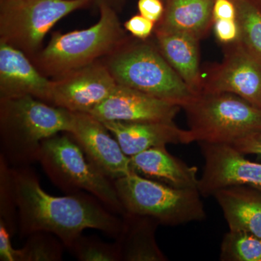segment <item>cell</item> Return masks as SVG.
I'll use <instances>...</instances> for the list:
<instances>
[{"instance_id": "obj_1", "label": "cell", "mask_w": 261, "mask_h": 261, "mask_svg": "<svg viewBox=\"0 0 261 261\" xmlns=\"http://www.w3.org/2000/svg\"><path fill=\"white\" fill-rule=\"evenodd\" d=\"M11 173L20 238L46 231L58 237L68 249L87 228L114 239L121 232L122 219L93 195L82 192L55 197L43 190L30 166L11 167Z\"/></svg>"}, {"instance_id": "obj_2", "label": "cell", "mask_w": 261, "mask_h": 261, "mask_svg": "<svg viewBox=\"0 0 261 261\" xmlns=\"http://www.w3.org/2000/svg\"><path fill=\"white\" fill-rule=\"evenodd\" d=\"M72 113L32 96L0 99V156L12 168L38 162L42 142L71 129Z\"/></svg>"}, {"instance_id": "obj_3", "label": "cell", "mask_w": 261, "mask_h": 261, "mask_svg": "<svg viewBox=\"0 0 261 261\" xmlns=\"http://www.w3.org/2000/svg\"><path fill=\"white\" fill-rule=\"evenodd\" d=\"M99 20L92 27L68 33L54 32L32 61L41 73L54 80L100 61L127 39L118 15L106 0H99Z\"/></svg>"}, {"instance_id": "obj_4", "label": "cell", "mask_w": 261, "mask_h": 261, "mask_svg": "<svg viewBox=\"0 0 261 261\" xmlns=\"http://www.w3.org/2000/svg\"><path fill=\"white\" fill-rule=\"evenodd\" d=\"M118 85L124 86L183 108L196 94L161 54L155 42L128 37L102 59Z\"/></svg>"}, {"instance_id": "obj_5", "label": "cell", "mask_w": 261, "mask_h": 261, "mask_svg": "<svg viewBox=\"0 0 261 261\" xmlns=\"http://www.w3.org/2000/svg\"><path fill=\"white\" fill-rule=\"evenodd\" d=\"M38 162L53 185L67 195L86 192L113 214H124L114 182L94 167L68 132L43 141Z\"/></svg>"}, {"instance_id": "obj_6", "label": "cell", "mask_w": 261, "mask_h": 261, "mask_svg": "<svg viewBox=\"0 0 261 261\" xmlns=\"http://www.w3.org/2000/svg\"><path fill=\"white\" fill-rule=\"evenodd\" d=\"M193 142L232 145L261 130V109L228 92H202L183 108Z\"/></svg>"}, {"instance_id": "obj_7", "label": "cell", "mask_w": 261, "mask_h": 261, "mask_svg": "<svg viewBox=\"0 0 261 261\" xmlns=\"http://www.w3.org/2000/svg\"><path fill=\"white\" fill-rule=\"evenodd\" d=\"M126 212L148 216L165 226L205 219L198 189L176 188L132 172L113 181Z\"/></svg>"}, {"instance_id": "obj_8", "label": "cell", "mask_w": 261, "mask_h": 261, "mask_svg": "<svg viewBox=\"0 0 261 261\" xmlns=\"http://www.w3.org/2000/svg\"><path fill=\"white\" fill-rule=\"evenodd\" d=\"M94 0H0V41L30 59L42 50L48 32L72 12Z\"/></svg>"}, {"instance_id": "obj_9", "label": "cell", "mask_w": 261, "mask_h": 261, "mask_svg": "<svg viewBox=\"0 0 261 261\" xmlns=\"http://www.w3.org/2000/svg\"><path fill=\"white\" fill-rule=\"evenodd\" d=\"M202 92L236 94L261 109L260 58L240 39L225 45L223 61L202 73Z\"/></svg>"}, {"instance_id": "obj_10", "label": "cell", "mask_w": 261, "mask_h": 261, "mask_svg": "<svg viewBox=\"0 0 261 261\" xmlns=\"http://www.w3.org/2000/svg\"><path fill=\"white\" fill-rule=\"evenodd\" d=\"M53 80L49 104L71 113H89L118 84L102 60Z\"/></svg>"}, {"instance_id": "obj_11", "label": "cell", "mask_w": 261, "mask_h": 261, "mask_svg": "<svg viewBox=\"0 0 261 261\" xmlns=\"http://www.w3.org/2000/svg\"><path fill=\"white\" fill-rule=\"evenodd\" d=\"M205 161L198 190L210 197L221 189L247 186L261 191V163H254L231 145L200 142Z\"/></svg>"}, {"instance_id": "obj_12", "label": "cell", "mask_w": 261, "mask_h": 261, "mask_svg": "<svg viewBox=\"0 0 261 261\" xmlns=\"http://www.w3.org/2000/svg\"><path fill=\"white\" fill-rule=\"evenodd\" d=\"M87 159L102 174L115 181L132 172L130 157L102 121L87 113H72L68 132Z\"/></svg>"}, {"instance_id": "obj_13", "label": "cell", "mask_w": 261, "mask_h": 261, "mask_svg": "<svg viewBox=\"0 0 261 261\" xmlns=\"http://www.w3.org/2000/svg\"><path fill=\"white\" fill-rule=\"evenodd\" d=\"M181 108L177 105L118 84L104 102L88 113L101 121L173 122Z\"/></svg>"}, {"instance_id": "obj_14", "label": "cell", "mask_w": 261, "mask_h": 261, "mask_svg": "<svg viewBox=\"0 0 261 261\" xmlns=\"http://www.w3.org/2000/svg\"><path fill=\"white\" fill-rule=\"evenodd\" d=\"M53 84L23 51L0 41V99L32 96L49 104Z\"/></svg>"}, {"instance_id": "obj_15", "label": "cell", "mask_w": 261, "mask_h": 261, "mask_svg": "<svg viewBox=\"0 0 261 261\" xmlns=\"http://www.w3.org/2000/svg\"><path fill=\"white\" fill-rule=\"evenodd\" d=\"M102 122L128 157L154 147L193 142L190 130L178 128L173 121Z\"/></svg>"}, {"instance_id": "obj_16", "label": "cell", "mask_w": 261, "mask_h": 261, "mask_svg": "<svg viewBox=\"0 0 261 261\" xmlns=\"http://www.w3.org/2000/svg\"><path fill=\"white\" fill-rule=\"evenodd\" d=\"M132 172L176 188L198 189L197 167L189 166L166 147H154L130 157Z\"/></svg>"}, {"instance_id": "obj_17", "label": "cell", "mask_w": 261, "mask_h": 261, "mask_svg": "<svg viewBox=\"0 0 261 261\" xmlns=\"http://www.w3.org/2000/svg\"><path fill=\"white\" fill-rule=\"evenodd\" d=\"M121 216V231L115 239L121 261L168 260L156 241L159 221L126 211Z\"/></svg>"}, {"instance_id": "obj_18", "label": "cell", "mask_w": 261, "mask_h": 261, "mask_svg": "<svg viewBox=\"0 0 261 261\" xmlns=\"http://www.w3.org/2000/svg\"><path fill=\"white\" fill-rule=\"evenodd\" d=\"M161 54L190 89L198 95L202 91L200 40L181 33L154 32Z\"/></svg>"}, {"instance_id": "obj_19", "label": "cell", "mask_w": 261, "mask_h": 261, "mask_svg": "<svg viewBox=\"0 0 261 261\" xmlns=\"http://www.w3.org/2000/svg\"><path fill=\"white\" fill-rule=\"evenodd\" d=\"M214 0H168L154 32L181 33L200 40L214 25Z\"/></svg>"}, {"instance_id": "obj_20", "label": "cell", "mask_w": 261, "mask_h": 261, "mask_svg": "<svg viewBox=\"0 0 261 261\" xmlns=\"http://www.w3.org/2000/svg\"><path fill=\"white\" fill-rule=\"evenodd\" d=\"M229 230L247 231L261 238V191L247 186L221 189L213 195Z\"/></svg>"}, {"instance_id": "obj_21", "label": "cell", "mask_w": 261, "mask_h": 261, "mask_svg": "<svg viewBox=\"0 0 261 261\" xmlns=\"http://www.w3.org/2000/svg\"><path fill=\"white\" fill-rule=\"evenodd\" d=\"M220 260L261 261V238L247 231L229 230L221 243Z\"/></svg>"}, {"instance_id": "obj_22", "label": "cell", "mask_w": 261, "mask_h": 261, "mask_svg": "<svg viewBox=\"0 0 261 261\" xmlns=\"http://www.w3.org/2000/svg\"><path fill=\"white\" fill-rule=\"evenodd\" d=\"M20 252V261H61L63 247L58 237L46 231H38L27 237Z\"/></svg>"}, {"instance_id": "obj_23", "label": "cell", "mask_w": 261, "mask_h": 261, "mask_svg": "<svg viewBox=\"0 0 261 261\" xmlns=\"http://www.w3.org/2000/svg\"><path fill=\"white\" fill-rule=\"evenodd\" d=\"M238 10L240 39L261 59V10L249 0H233Z\"/></svg>"}, {"instance_id": "obj_24", "label": "cell", "mask_w": 261, "mask_h": 261, "mask_svg": "<svg viewBox=\"0 0 261 261\" xmlns=\"http://www.w3.org/2000/svg\"><path fill=\"white\" fill-rule=\"evenodd\" d=\"M0 224L12 237L18 232V213L15 200L11 167L0 156Z\"/></svg>"}, {"instance_id": "obj_25", "label": "cell", "mask_w": 261, "mask_h": 261, "mask_svg": "<svg viewBox=\"0 0 261 261\" xmlns=\"http://www.w3.org/2000/svg\"><path fill=\"white\" fill-rule=\"evenodd\" d=\"M80 261H121L116 243H105L94 237H79L68 249Z\"/></svg>"}, {"instance_id": "obj_26", "label": "cell", "mask_w": 261, "mask_h": 261, "mask_svg": "<svg viewBox=\"0 0 261 261\" xmlns=\"http://www.w3.org/2000/svg\"><path fill=\"white\" fill-rule=\"evenodd\" d=\"M215 35L221 44H232L240 39V30L238 19L216 20L214 21Z\"/></svg>"}, {"instance_id": "obj_27", "label": "cell", "mask_w": 261, "mask_h": 261, "mask_svg": "<svg viewBox=\"0 0 261 261\" xmlns=\"http://www.w3.org/2000/svg\"><path fill=\"white\" fill-rule=\"evenodd\" d=\"M155 25L154 22L140 14L130 17L123 24V28L129 32L132 37L147 40L154 33Z\"/></svg>"}, {"instance_id": "obj_28", "label": "cell", "mask_w": 261, "mask_h": 261, "mask_svg": "<svg viewBox=\"0 0 261 261\" xmlns=\"http://www.w3.org/2000/svg\"><path fill=\"white\" fill-rule=\"evenodd\" d=\"M137 7L140 15L157 23L163 18L166 5L163 0H138Z\"/></svg>"}, {"instance_id": "obj_29", "label": "cell", "mask_w": 261, "mask_h": 261, "mask_svg": "<svg viewBox=\"0 0 261 261\" xmlns=\"http://www.w3.org/2000/svg\"><path fill=\"white\" fill-rule=\"evenodd\" d=\"M12 238L4 225L0 224V260L2 261H20V252L13 248Z\"/></svg>"}, {"instance_id": "obj_30", "label": "cell", "mask_w": 261, "mask_h": 261, "mask_svg": "<svg viewBox=\"0 0 261 261\" xmlns=\"http://www.w3.org/2000/svg\"><path fill=\"white\" fill-rule=\"evenodd\" d=\"M231 145L244 154L261 156V130L240 139Z\"/></svg>"}, {"instance_id": "obj_31", "label": "cell", "mask_w": 261, "mask_h": 261, "mask_svg": "<svg viewBox=\"0 0 261 261\" xmlns=\"http://www.w3.org/2000/svg\"><path fill=\"white\" fill-rule=\"evenodd\" d=\"M213 18L216 20L238 19V10L233 0H214Z\"/></svg>"}, {"instance_id": "obj_32", "label": "cell", "mask_w": 261, "mask_h": 261, "mask_svg": "<svg viewBox=\"0 0 261 261\" xmlns=\"http://www.w3.org/2000/svg\"><path fill=\"white\" fill-rule=\"evenodd\" d=\"M163 2L165 3V5H166V3H167L168 0H163Z\"/></svg>"}, {"instance_id": "obj_33", "label": "cell", "mask_w": 261, "mask_h": 261, "mask_svg": "<svg viewBox=\"0 0 261 261\" xmlns=\"http://www.w3.org/2000/svg\"><path fill=\"white\" fill-rule=\"evenodd\" d=\"M94 1H99V0H94Z\"/></svg>"}]
</instances>
